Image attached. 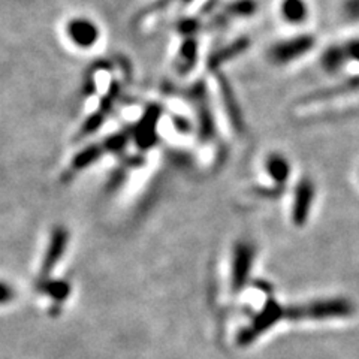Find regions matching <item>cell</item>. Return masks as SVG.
<instances>
[{"instance_id":"cell-1","label":"cell","mask_w":359,"mask_h":359,"mask_svg":"<svg viewBox=\"0 0 359 359\" xmlns=\"http://www.w3.org/2000/svg\"><path fill=\"white\" fill-rule=\"evenodd\" d=\"M314 43H316V39L311 35H301L297 38H292L287 41L280 42L271 48L269 51V59H271L277 65H285L294 62L295 59L304 55L309 53Z\"/></svg>"},{"instance_id":"cell-2","label":"cell","mask_w":359,"mask_h":359,"mask_svg":"<svg viewBox=\"0 0 359 359\" xmlns=\"http://www.w3.org/2000/svg\"><path fill=\"white\" fill-rule=\"evenodd\" d=\"M67 241H69V232H67V229L65 226H55L50 235L47 252H45L43 259H42V265H41L42 278H48L55 265L59 264V261L65 255Z\"/></svg>"},{"instance_id":"cell-3","label":"cell","mask_w":359,"mask_h":359,"mask_svg":"<svg viewBox=\"0 0 359 359\" xmlns=\"http://www.w3.org/2000/svg\"><path fill=\"white\" fill-rule=\"evenodd\" d=\"M252 261H253L252 245L247 243L237 244V247H235L233 264H232V287L235 292L240 290L244 286L245 280L250 273Z\"/></svg>"},{"instance_id":"cell-4","label":"cell","mask_w":359,"mask_h":359,"mask_svg":"<svg viewBox=\"0 0 359 359\" xmlns=\"http://www.w3.org/2000/svg\"><path fill=\"white\" fill-rule=\"evenodd\" d=\"M67 36L81 48H90L99 39V29L87 18H74L67 22Z\"/></svg>"},{"instance_id":"cell-5","label":"cell","mask_w":359,"mask_h":359,"mask_svg":"<svg viewBox=\"0 0 359 359\" xmlns=\"http://www.w3.org/2000/svg\"><path fill=\"white\" fill-rule=\"evenodd\" d=\"M278 316H280V309L276 304H273V302H268L266 307L259 314H257L256 319L253 320L252 327L244 330L238 335V343L240 344L252 343L257 335L271 327V325L278 319Z\"/></svg>"},{"instance_id":"cell-6","label":"cell","mask_w":359,"mask_h":359,"mask_svg":"<svg viewBox=\"0 0 359 359\" xmlns=\"http://www.w3.org/2000/svg\"><path fill=\"white\" fill-rule=\"evenodd\" d=\"M349 313H351L349 302L330 301V302H319V304L310 306L306 311L301 313V316L331 318V316H346V314Z\"/></svg>"},{"instance_id":"cell-7","label":"cell","mask_w":359,"mask_h":359,"mask_svg":"<svg viewBox=\"0 0 359 359\" xmlns=\"http://www.w3.org/2000/svg\"><path fill=\"white\" fill-rule=\"evenodd\" d=\"M313 199V184L310 182H302L297 187L295 207H294V219L297 223H302L307 217V212Z\"/></svg>"},{"instance_id":"cell-8","label":"cell","mask_w":359,"mask_h":359,"mask_svg":"<svg viewBox=\"0 0 359 359\" xmlns=\"http://www.w3.org/2000/svg\"><path fill=\"white\" fill-rule=\"evenodd\" d=\"M38 290L53 298L55 302H63L71 295V285L66 280L42 278L38 283Z\"/></svg>"},{"instance_id":"cell-9","label":"cell","mask_w":359,"mask_h":359,"mask_svg":"<svg viewBox=\"0 0 359 359\" xmlns=\"http://www.w3.org/2000/svg\"><path fill=\"white\" fill-rule=\"evenodd\" d=\"M282 15L290 25H298V22H302L309 15L307 4L304 0H283Z\"/></svg>"},{"instance_id":"cell-10","label":"cell","mask_w":359,"mask_h":359,"mask_svg":"<svg viewBox=\"0 0 359 359\" xmlns=\"http://www.w3.org/2000/svg\"><path fill=\"white\" fill-rule=\"evenodd\" d=\"M266 171L271 175V178L277 183H283L285 180L290 174V168L289 162L285 159L283 156L280 154H273L269 159L266 161Z\"/></svg>"},{"instance_id":"cell-11","label":"cell","mask_w":359,"mask_h":359,"mask_svg":"<svg viewBox=\"0 0 359 359\" xmlns=\"http://www.w3.org/2000/svg\"><path fill=\"white\" fill-rule=\"evenodd\" d=\"M346 60H347L346 48L331 47L322 55V66L325 67V71L327 72H335L340 69Z\"/></svg>"},{"instance_id":"cell-12","label":"cell","mask_w":359,"mask_h":359,"mask_svg":"<svg viewBox=\"0 0 359 359\" xmlns=\"http://www.w3.org/2000/svg\"><path fill=\"white\" fill-rule=\"evenodd\" d=\"M247 47H249V41H247V39L243 38V39L235 41L233 43L229 45V47H226L224 50H222L217 54L212 55V57H211V65L215 66V67H217V66H220V63L226 62L228 59L235 57V55L241 54Z\"/></svg>"},{"instance_id":"cell-13","label":"cell","mask_w":359,"mask_h":359,"mask_svg":"<svg viewBox=\"0 0 359 359\" xmlns=\"http://www.w3.org/2000/svg\"><path fill=\"white\" fill-rule=\"evenodd\" d=\"M100 154H102V149H100L99 145H92V147L84 149L83 151H80L75 156V159L72 161L71 170H74V171L84 170V168H87L88 165L96 162L100 157Z\"/></svg>"},{"instance_id":"cell-14","label":"cell","mask_w":359,"mask_h":359,"mask_svg":"<svg viewBox=\"0 0 359 359\" xmlns=\"http://www.w3.org/2000/svg\"><path fill=\"white\" fill-rule=\"evenodd\" d=\"M256 5L253 0H238V2H233L226 9V14L232 17H247L255 13Z\"/></svg>"},{"instance_id":"cell-15","label":"cell","mask_w":359,"mask_h":359,"mask_svg":"<svg viewBox=\"0 0 359 359\" xmlns=\"http://www.w3.org/2000/svg\"><path fill=\"white\" fill-rule=\"evenodd\" d=\"M222 92H223V99H224V104L229 108V116L233 121V125L240 128L241 126V114H240V109L237 108V102H235V99L231 93L229 87H226L224 84H222ZM226 108V109H228Z\"/></svg>"},{"instance_id":"cell-16","label":"cell","mask_w":359,"mask_h":359,"mask_svg":"<svg viewBox=\"0 0 359 359\" xmlns=\"http://www.w3.org/2000/svg\"><path fill=\"white\" fill-rule=\"evenodd\" d=\"M196 42L189 39L183 43L182 47V53H180V69H183V66L186 67H190L194 63H195V59H196Z\"/></svg>"},{"instance_id":"cell-17","label":"cell","mask_w":359,"mask_h":359,"mask_svg":"<svg viewBox=\"0 0 359 359\" xmlns=\"http://www.w3.org/2000/svg\"><path fill=\"white\" fill-rule=\"evenodd\" d=\"M14 298H15L14 289L11 287L8 283L0 282V306L9 304V302L14 301Z\"/></svg>"},{"instance_id":"cell-18","label":"cell","mask_w":359,"mask_h":359,"mask_svg":"<svg viewBox=\"0 0 359 359\" xmlns=\"http://www.w3.org/2000/svg\"><path fill=\"white\" fill-rule=\"evenodd\" d=\"M344 14L352 21L359 20V0H347L344 4Z\"/></svg>"},{"instance_id":"cell-19","label":"cell","mask_w":359,"mask_h":359,"mask_svg":"<svg viewBox=\"0 0 359 359\" xmlns=\"http://www.w3.org/2000/svg\"><path fill=\"white\" fill-rule=\"evenodd\" d=\"M346 53H347V57L359 62V39H355L349 45H347Z\"/></svg>"}]
</instances>
